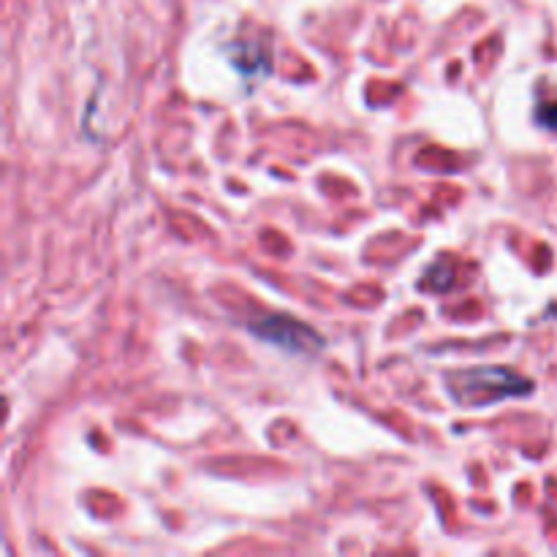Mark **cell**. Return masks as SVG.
Wrapping results in <instances>:
<instances>
[{"label":"cell","instance_id":"6da1fadb","mask_svg":"<svg viewBox=\"0 0 557 557\" xmlns=\"http://www.w3.org/2000/svg\"><path fill=\"white\" fill-rule=\"evenodd\" d=\"M452 394L463 405H486L495 400L514 397L530 392L528 378L506 370V367H479L452 376Z\"/></svg>","mask_w":557,"mask_h":557},{"label":"cell","instance_id":"3957f363","mask_svg":"<svg viewBox=\"0 0 557 557\" xmlns=\"http://www.w3.org/2000/svg\"><path fill=\"white\" fill-rule=\"evenodd\" d=\"M539 121H541V126H546V128H552V131H557V104H546L544 110H541Z\"/></svg>","mask_w":557,"mask_h":557},{"label":"cell","instance_id":"7a4b0ae2","mask_svg":"<svg viewBox=\"0 0 557 557\" xmlns=\"http://www.w3.org/2000/svg\"><path fill=\"white\" fill-rule=\"evenodd\" d=\"M253 334H258L267 343L280 345V349L291 351V354H313V351L324 349V338L313 332L307 324L296 321L291 316H273L264 321L253 324Z\"/></svg>","mask_w":557,"mask_h":557}]
</instances>
